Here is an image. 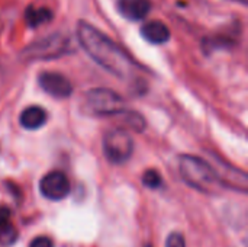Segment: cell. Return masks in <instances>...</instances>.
I'll return each mask as SVG.
<instances>
[{
	"label": "cell",
	"mask_w": 248,
	"mask_h": 247,
	"mask_svg": "<svg viewBox=\"0 0 248 247\" xmlns=\"http://www.w3.org/2000/svg\"><path fill=\"white\" fill-rule=\"evenodd\" d=\"M77 41L86 54L108 73L118 79L132 77L140 64L106 33L96 29L89 22L80 20L76 29Z\"/></svg>",
	"instance_id": "cell-1"
},
{
	"label": "cell",
	"mask_w": 248,
	"mask_h": 247,
	"mask_svg": "<svg viewBox=\"0 0 248 247\" xmlns=\"http://www.w3.org/2000/svg\"><path fill=\"white\" fill-rule=\"evenodd\" d=\"M179 169H180V175H182L183 181L189 186H192L201 192L212 194V192H215L217 186L221 185V181H219L214 166L209 162H206L198 156H192V154L180 156Z\"/></svg>",
	"instance_id": "cell-2"
},
{
	"label": "cell",
	"mask_w": 248,
	"mask_h": 247,
	"mask_svg": "<svg viewBox=\"0 0 248 247\" xmlns=\"http://www.w3.org/2000/svg\"><path fill=\"white\" fill-rule=\"evenodd\" d=\"M70 52V41L64 35H49L45 39L36 41L26 47L22 52L23 58L28 61L38 60H52L62 57Z\"/></svg>",
	"instance_id": "cell-3"
},
{
	"label": "cell",
	"mask_w": 248,
	"mask_h": 247,
	"mask_svg": "<svg viewBox=\"0 0 248 247\" xmlns=\"http://www.w3.org/2000/svg\"><path fill=\"white\" fill-rule=\"evenodd\" d=\"M87 106L96 115L102 116H112V115H122L125 108V100L121 95H118L112 89L97 87L87 92Z\"/></svg>",
	"instance_id": "cell-4"
},
{
	"label": "cell",
	"mask_w": 248,
	"mask_h": 247,
	"mask_svg": "<svg viewBox=\"0 0 248 247\" xmlns=\"http://www.w3.org/2000/svg\"><path fill=\"white\" fill-rule=\"evenodd\" d=\"M134 151V140L125 130L108 131L103 138V153L106 159L113 165H122L128 162Z\"/></svg>",
	"instance_id": "cell-5"
},
{
	"label": "cell",
	"mask_w": 248,
	"mask_h": 247,
	"mask_svg": "<svg viewBox=\"0 0 248 247\" xmlns=\"http://www.w3.org/2000/svg\"><path fill=\"white\" fill-rule=\"evenodd\" d=\"M39 191L41 194L51 201H61L64 199L70 191H71V185L68 178L60 172V170H54L46 173L41 182H39Z\"/></svg>",
	"instance_id": "cell-6"
},
{
	"label": "cell",
	"mask_w": 248,
	"mask_h": 247,
	"mask_svg": "<svg viewBox=\"0 0 248 247\" xmlns=\"http://www.w3.org/2000/svg\"><path fill=\"white\" fill-rule=\"evenodd\" d=\"M38 83L41 89L52 98L65 99L73 93L71 82L61 73L55 71H44L38 76Z\"/></svg>",
	"instance_id": "cell-7"
},
{
	"label": "cell",
	"mask_w": 248,
	"mask_h": 247,
	"mask_svg": "<svg viewBox=\"0 0 248 247\" xmlns=\"http://www.w3.org/2000/svg\"><path fill=\"white\" fill-rule=\"evenodd\" d=\"M48 121V112L39 105H31L20 112L19 122L25 130L35 131L44 127Z\"/></svg>",
	"instance_id": "cell-8"
},
{
	"label": "cell",
	"mask_w": 248,
	"mask_h": 247,
	"mask_svg": "<svg viewBox=\"0 0 248 247\" xmlns=\"http://www.w3.org/2000/svg\"><path fill=\"white\" fill-rule=\"evenodd\" d=\"M119 13L128 20H141L151 10L150 0H118Z\"/></svg>",
	"instance_id": "cell-9"
},
{
	"label": "cell",
	"mask_w": 248,
	"mask_h": 247,
	"mask_svg": "<svg viewBox=\"0 0 248 247\" xmlns=\"http://www.w3.org/2000/svg\"><path fill=\"white\" fill-rule=\"evenodd\" d=\"M141 35L145 41L150 44H166L170 39V29L163 20H150L142 25L141 28Z\"/></svg>",
	"instance_id": "cell-10"
},
{
	"label": "cell",
	"mask_w": 248,
	"mask_h": 247,
	"mask_svg": "<svg viewBox=\"0 0 248 247\" xmlns=\"http://www.w3.org/2000/svg\"><path fill=\"white\" fill-rule=\"evenodd\" d=\"M25 19L31 28H36L39 25L48 23L52 19V12L48 7H28L25 12Z\"/></svg>",
	"instance_id": "cell-11"
},
{
	"label": "cell",
	"mask_w": 248,
	"mask_h": 247,
	"mask_svg": "<svg viewBox=\"0 0 248 247\" xmlns=\"http://www.w3.org/2000/svg\"><path fill=\"white\" fill-rule=\"evenodd\" d=\"M17 239V230L9 223L0 227V246H10Z\"/></svg>",
	"instance_id": "cell-12"
},
{
	"label": "cell",
	"mask_w": 248,
	"mask_h": 247,
	"mask_svg": "<svg viewBox=\"0 0 248 247\" xmlns=\"http://www.w3.org/2000/svg\"><path fill=\"white\" fill-rule=\"evenodd\" d=\"M142 183L150 188V189H157L161 186L163 183V178L161 175L155 170V169H148L144 175H142Z\"/></svg>",
	"instance_id": "cell-13"
},
{
	"label": "cell",
	"mask_w": 248,
	"mask_h": 247,
	"mask_svg": "<svg viewBox=\"0 0 248 247\" xmlns=\"http://www.w3.org/2000/svg\"><path fill=\"white\" fill-rule=\"evenodd\" d=\"M166 247H186L183 236H182L180 233H171V234L167 237Z\"/></svg>",
	"instance_id": "cell-14"
},
{
	"label": "cell",
	"mask_w": 248,
	"mask_h": 247,
	"mask_svg": "<svg viewBox=\"0 0 248 247\" xmlns=\"http://www.w3.org/2000/svg\"><path fill=\"white\" fill-rule=\"evenodd\" d=\"M29 247H54V243L49 237L46 236H41V237H36L31 242Z\"/></svg>",
	"instance_id": "cell-15"
},
{
	"label": "cell",
	"mask_w": 248,
	"mask_h": 247,
	"mask_svg": "<svg viewBox=\"0 0 248 247\" xmlns=\"http://www.w3.org/2000/svg\"><path fill=\"white\" fill-rule=\"evenodd\" d=\"M10 217H12V213H10V210L7 207H0V227L9 224Z\"/></svg>",
	"instance_id": "cell-16"
}]
</instances>
